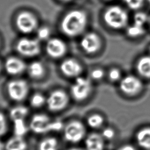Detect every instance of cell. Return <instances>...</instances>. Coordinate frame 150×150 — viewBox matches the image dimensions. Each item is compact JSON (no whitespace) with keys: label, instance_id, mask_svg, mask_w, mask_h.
Instances as JSON below:
<instances>
[{"label":"cell","instance_id":"obj_1","mask_svg":"<svg viewBox=\"0 0 150 150\" xmlns=\"http://www.w3.org/2000/svg\"><path fill=\"white\" fill-rule=\"evenodd\" d=\"M30 131L36 135H49L62 131L64 122L61 120L53 119L46 113L37 112L28 121Z\"/></svg>","mask_w":150,"mask_h":150},{"label":"cell","instance_id":"obj_2","mask_svg":"<svg viewBox=\"0 0 150 150\" xmlns=\"http://www.w3.org/2000/svg\"><path fill=\"white\" fill-rule=\"evenodd\" d=\"M87 23V17L81 10H73L67 13L63 18L60 28L67 36L74 37L80 35L85 29Z\"/></svg>","mask_w":150,"mask_h":150},{"label":"cell","instance_id":"obj_3","mask_svg":"<svg viewBox=\"0 0 150 150\" xmlns=\"http://www.w3.org/2000/svg\"><path fill=\"white\" fill-rule=\"evenodd\" d=\"M62 132L64 140L71 144H77L84 141L87 134L86 124L76 118L64 123Z\"/></svg>","mask_w":150,"mask_h":150},{"label":"cell","instance_id":"obj_4","mask_svg":"<svg viewBox=\"0 0 150 150\" xmlns=\"http://www.w3.org/2000/svg\"><path fill=\"white\" fill-rule=\"evenodd\" d=\"M71 100L69 93L62 89H56L46 96L45 107L50 112L59 113L69 107Z\"/></svg>","mask_w":150,"mask_h":150},{"label":"cell","instance_id":"obj_5","mask_svg":"<svg viewBox=\"0 0 150 150\" xmlns=\"http://www.w3.org/2000/svg\"><path fill=\"white\" fill-rule=\"evenodd\" d=\"M93 86L90 79L79 76L75 78L70 88L69 94L72 100L80 104L84 103L90 97Z\"/></svg>","mask_w":150,"mask_h":150},{"label":"cell","instance_id":"obj_6","mask_svg":"<svg viewBox=\"0 0 150 150\" xmlns=\"http://www.w3.org/2000/svg\"><path fill=\"white\" fill-rule=\"evenodd\" d=\"M29 91V85L23 79H13L6 84V93L7 97L10 101L15 104L22 103L28 98Z\"/></svg>","mask_w":150,"mask_h":150},{"label":"cell","instance_id":"obj_7","mask_svg":"<svg viewBox=\"0 0 150 150\" xmlns=\"http://www.w3.org/2000/svg\"><path fill=\"white\" fill-rule=\"evenodd\" d=\"M105 23L110 28L120 29L124 28L128 22V14L120 6L114 5L108 8L104 13Z\"/></svg>","mask_w":150,"mask_h":150},{"label":"cell","instance_id":"obj_8","mask_svg":"<svg viewBox=\"0 0 150 150\" xmlns=\"http://www.w3.org/2000/svg\"><path fill=\"white\" fill-rule=\"evenodd\" d=\"M17 51L26 57H33L38 54L40 51V45L38 39L23 38L16 44Z\"/></svg>","mask_w":150,"mask_h":150},{"label":"cell","instance_id":"obj_9","mask_svg":"<svg viewBox=\"0 0 150 150\" xmlns=\"http://www.w3.org/2000/svg\"><path fill=\"white\" fill-rule=\"evenodd\" d=\"M16 24L18 29L23 33H30L37 29V19L29 12H22L16 17Z\"/></svg>","mask_w":150,"mask_h":150},{"label":"cell","instance_id":"obj_10","mask_svg":"<svg viewBox=\"0 0 150 150\" xmlns=\"http://www.w3.org/2000/svg\"><path fill=\"white\" fill-rule=\"evenodd\" d=\"M142 87L141 81L137 77L128 75L121 79L120 83V88L124 94L132 96L138 93Z\"/></svg>","mask_w":150,"mask_h":150},{"label":"cell","instance_id":"obj_11","mask_svg":"<svg viewBox=\"0 0 150 150\" xmlns=\"http://www.w3.org/2000/svg\"><path fill=\"white\" fill-rule=\"evenodd\" d=\"M80 46L84 52L88 54H93L99 50L101 40L99 36L95 33H87L81 38Z\"/></svg>","mask_w":150,"mask_h":150},{"label":"cell","instance_id":"obj_12","mask_svg":"<svg viewBox=\"0 0 150 150\" xmlns=\"http://www.w3.org/2000/svg\"><path fill=\"white\" fill-rule=\"evenodd\" d=\"M46 52L53 58H60L66 52L65 43L59 38L49 39L46 46Z\"/></svg>","mask_w":150,"mask_h":150},{"label":"cell","instance_id":"obj_13","mask_svg":"<svg viewBox=\"0 0 150 150\" xmlns=\"http://www.w3.org/2000/svg\"><path fill=\"white\" fill-rule=\"evenodd\" d=\"M60 70L65 76L75 79L80 76L82 68L76 60L69 58L62 62L60 65Z\"/></svg>","mask_w":150,"mask_h":150},{"label":"cell","instance_id":"obj_14","mask_svg":"<svg viewBox=\"0 0 150 150\" xmlns=\"http://www.w3.org/2000/svg\"><path fill=\"white\" fill-rule=\"evenodd\" d=\"M104 141L101 134L92 132L87 134L84 139L85 150H103Z\"/></svg>","mask_w":150,"mask_h":150},{"label":"cell","instance_id":"obj_15","mask_svg":"<svg viewBox=\"0 0 150 150\" xmlns=\"http://www.w3.org/2000/svg\"><path fill=\"white\" fill-rule=\"evenodd\" d=\"M5 69L9 74L16 76L22 73L26 69V67L24 62L21 59L11 57L6 60Z\"/></svg>","mask_w":150,"mask_h":150},{"label":"cell","instance_id":"obj_16","mask_svg":"<svg viewBox=\"0 0 150 150\" xmlns=\"http://www.w3.org/2000/svg\"><path fill=\"white\" fill-rule=\"evenodd\" d=\"M5 144V150H28L29 144L25 137L13 135L8 138Z\"/></svg>","mask_w":150,"mask_h":150},{"label":"cell","instance_id":"obj_17","mask_svg":"<svg viewBox=\"0 0 150 150\" xmlns=\"http://www.w3.org/2000/svg\"><path fill=\"white\" fill-rule=\"evenodd\" d=\"M29 112V107L19 103L15 104L9 109L8 116L11 121L16 120H26Z\"/></svg>","mask_w":150,"mask_h":150},{"label":"cell","instance_id":"obj_18","mask_svg":"<svg viewBox=\"0 0 150 150\" xmlns=\"http://www.w3.org/2000/svg\"><path fill=\"white\" fill-rule=\"evenodd\" d=\"M60 148L59 139L53 135H45L36 145V150H59Z\"/></svg>","mask_w":150,"mask_h":150},{"label":"cell","instance_id":"obj_19","mask_svg":"<svg viewBox=\"0 0 150 150\" xmlns=\"http://www.w3.org/2000/svg\"><path fill=\"white\" fill-rule=\"evenodd\" d=\"M136 141L142 148L150 150V127H144L136 133Z\"/></svg>","mask_w":150,"mask_h":150},{"label":"cell","instance_id":"obj_20","mask_svg":"<svg viewBox=\"0 0 150 150\" xmlns=\"http://www.w3.org/2000/svg\"><path fill=\"white\" fill-rule=\"evenodd\" d=\"M11 122L13 135L25 137L28 133L30 132L29 124L26 120H16Z\"/></svg>","mask_w":150,"mask_h":150},{"label":"cell","instance_id":"obj_21","mask_svg":"<svg viewBox=\"0 0 150 150\" xmlns=\"http://www.w3.org/2000/svg\"><path fill=\"white\" fill-rule=\"evenodd\" d=\"M29 107L39 110L46 106V96L40 92H35L28 97Z\"/></svg>","mask_w":150,"mask_h":150},{"label":"cell","instance_id":"obj_22","mask_svg":"<svg viewBox=\"0 0 150 150\" xmlns=\"http://www.w3.org/2000/svg\"><path fill=\"white\" fill-rule=\"evenodd\" d=\"M137 70L142 77L150 79V56H142L138 60Z\"/></svg>","mask_w":150,"mask_h":150},{"label":"cell","instance_id":"obj_23","mask_svg":"<svg viewBox=\"0 0 150 150\" xmlns=\"http://www.w3.org/2000/svg\"><path fill=\"white\" fill-rule=\"evenodd\" d=\"M26 70L29 76L33 79L42 78L45 73V68L43 64L38 61L30 63Z\"/></svg>","mask_w":150,"mask_h":150},{"label":"cell","instance_id":"obj_24","mask_svg":"<svg viewBox=\"0 0 150 150\" xmlns=\"http://www.w3.org/2000/svg\"><path fill=\"white\" fill-rule=\"evenodd\" d=\"M104 122V117L98 113L91 114L86 119V125L93 129H98L101 127Z\"/></svg>","mask_w":150,"mask_h":150},{"label":"cell","instance_id":"obj_25","mask_svg":"<svg viewBox=\"0 0 150 150\" xmlns=\"http://www.w3.org/2000/svg\"><path fill=\"white\" fill-rule=\"evenodd\" d=\"M145 33L144 26L134 23L127 28V33L131 38H137L142 36Z\"/></svg>","mask_w":150,"mask_h":150},{"label":"cell","instance_id":"obj_26","mask_svg":"<svg viewBox=\"0 0 150 150\" xmlns=\"http://www.w3.org/2000/svg\"><path fill=\"white\" fill-rule=\"evenodd\" d=\"M9 117L0 110V138L5 136L9 130Z\"/></svg>","mask_w":150,"mask_h":150},{"label":"cell","instance_id":"obj_27","mask_svg":"<svg viewBox=\"0 0 150 150\" xmlns=\"http://www.w3.org/2000/svg\"><path fill=\"white\" fill-rule=\"evenodd\" d=\"M36 35L39 40H48L50 39V31L47 27H40L37 29Z\"/></svg>","mask_w":150,"mask_h":150},{"label":"cell","instance_id":"obj_28","mask_svg":"<svg viewBox=\"0 0 150 150\" xmlns=\"http://www.w3.org/2000/svg\"><path fill=\"white\" fill-rule=\"evenodd\" d=\"M148 15L143 12H137L134 16V23L144 26V25L148 21Z\"/></svg>","mask_w":150,"mask_h":150},{"label":"cell","instance_id":"obj_29","mask_svg":"<svg viewBox=\"0 0 150 150\" xmlns=\"http://www.w3.org/2000/svg\"><path fill=\"white\" fill-rule=\"evenodd\" d=\"M126 5L132 9H138L141 8L144 2V0H123Z\"/></svg>","mask_w":150,"mask_h":150},{"label":"cell","instance_id":"obj_30","mask_svg":"<svg viewBox=\"0 0 150 150\" xmlns=\"http://www.w3.org/2000/svg\"><path fill=\"white\" fill-rule=\"evenodd\" d=\"M101 134L105 140H111L115 136V131L112 128L107 127L102 130Z\"/></svg>","mask_w":150,"mask_h":150},{"label":"cell","instance_id":"obj_31","mask_svg":"<svg viewBox=\"0 0 150 150\" xmlns=\"http://www.w3.org/2000/svg\"><path fill=\"white\" fill-rule=\"evenodd\" d=\"M121 72L117 69H112L108 73L109 79L112 81H116L121 78Z\"/></svg>","mask_w":150,"mask_h":150},{"label":"cell","instance_id":"obj_32","mask_svg":"<svg viewBox=\"0 0 150 150\" xmlns=\"http://www.w3.org/2000/svg\"><path fill=\"white\" fill-rule=\"evenodd\" d=\"M104 76V71L100 69H96L93 70L90 73V77L94 80H101Z\"/></svg>","mask_w":150,"mask_h":150},{"label":"cell","instance_id":"obj_33","mask_svg":"<svg viewBox=\"0 0 150 150\" xmlns=\"http://www.w3.org/2000/svg\"><path fill=\"white\" fill-rule=\"evenodd\" d=\"M118 150H137L136 148L131 145H124L118 148Z\"/></svg>","mask_w":150,"mask_h":150},{"label":"cell","instance_id":"obj_34","mask_svg":"<svg viewBox=\"0 0 150 150\" xmlns=\"http://www.w3.org/2000/svg\"><path fill=\"white\" fill-rule=\"evenodd\" d=\"M66 150H85L84 148H81L77 146H72L67 148Z\"/></svg>","mask_w":150,"mask_h":150},{"label":"cell","instance_id":"obj_35","mask_svg":"<svg viewBox=\"0 0 150 150\" xmlns=\"http://www.w3.org/2000/svg\"><path fill=\"white\" fill-rule=\"evenodd\" d=\"M0 150H5V144L0 139Z\"/></svg>","mask_w":150,"mask_h":150},{"label":"cell","instance_id":"obj_36","mask_svg":"<svg viewBox=\"0 0 150 150\" xmlns=\"http://www.w3.org/2000/svg\"><path fill=\"white\" fill-rule=\"evenodd\" d=\"M61 1H63V2H68V1H70L71 0H60Z\"/></svg>","mask_w":150,"mask_h":150},{"label":"cell","instance_id":"obj_37","mask_svg":"<svg viewBox=\"0 0 150 150\" xmlns=\"http://www.w3.org/2000/svg\"><path fill=\"white\" fill-rule=\"evenodd\" d=\"M1 68H2V66H1V62H0V71H1Z\"/></svg>","mask_w":150,"mask_h":150},{"label":"cell","instance_id":"obj_38","mask_svg":"<svg viewBox=\"0 0 150 150\" xmlns=\"http://www.w3.org/2000/svg\"><path fill=\"white\" fill-rule=\"evenodd\" d=\"M148 2H149V4H150V0H148Z\"/></svg>","mask_w":150,"mask_h":150},{"label":"cell","instance_id":"obj_39","mask_svg":"<svg viewBox=\"0 0 150 150\" xmlns=\"http://www.w3.org/2000/svg\"><path fill=\"white\" fill-rule=\"evenodd\" d=\"M149 52H150V46H149Z\"/></svg>","mask_w":150,"mask_h":150},{"label":"cell","instance_id":"obj_40","mask_svg":"<svg viewBox=\"0 0 150 150\" xmlns=\"http://www.w3.org/2000/svg\"><path fill=\"white\" fill-rule=\"evenodd\" d=\"M149 22H150V20H149Z\"/></svg>","mask_w":150,"mask_h":150}]
</instances>
